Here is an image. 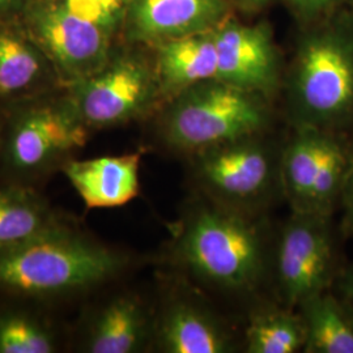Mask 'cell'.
Instances as JSON below:
<instances>
[{"label": "cell", "mask_w": 353, "mask_h": 353, "mask_svg": "<svg viewBox=\"0 0 353 353\" xmlns=\"http://www.w3.org/2000/svg\"><path fill=\"white\" fill-rule=\"evenodd\" d=\"M33 1H61V0H32L30 3H33Z\"/></svg>", "instance_id": "f1b7e54d"}, {"label": "cell", "mask_w": 353, "mask_h": 353, "mask_svg": "<svg viewBox=\"0 0 353 353\" xmlns=\"http://www.w3.org/2000/svg\"><path fill=\"white\" fill-rule=\"evenodd\" d=\"M268 123L265 97L211 79L168 100L159 131L170 151L192 156L229 141L262 135Z\"/></svg>", "instance_id": "277c9868"}, {"label": "cell", "mask_w": 353, "mask_h": 353, "mask_svg": "<svg viewBox=\"0 0 353 353\" xmlns=\"http://www.w3.org/2000/svg\"><path fill=\"white\" fill-rule=\"evenodd\" d=\"M290 102L296 126L336 131L353 119V37L325 28L300 43L292 67Z\"/></svg>", "instance_id": "5b68a950"}, {"label": "cell", "mask_w": 353, "mask_h": 353, "mask_svg": "<svg viewBox=\"0 0 353 353\" xmlns=\"http://www.w3.org/2000/svg\"><path fill=\"white\" fill-rule=\"evenodd\" d=\"M306 331L303 316L290 307H267L250 318L246 328L248 353H296L303 351Z\"/></svg>", "instance_id": "ffe728a7"}, {"label": "cell", "mask_w": 353, "mask_h": 353, "mask_svg": "<svg viewBox=\"0 0 353 353\" xmlns=\"http://www.w3.org/2000/svg\"><path fill=\"white\" fill-rule=\"evenodd\" d=\"M59 335L50 322L26 309L0 310V353H54Z\"/></svg>", "instance_id": "7402d4cb"}, {"label": "cell", "mask_w": 353, "mask_h": 353, "mask_svg": "<svg viewBox=\"0 0 353 353\" xmlns=\"http://www.w3.org/2000/svg\"><path fill=\"white\" fill-rule=\"evenodd\" d=\"M143 153L131 152L88 160L71 159L61 172L88 210L122 207L139 195Z\"/></svg>", "instance_id": "9a60e30c"}, {"label": "cell", "mask_w": 353, "mask_h": 353, "mask_svg": "<svg viewBox=\"0 0 353 353\" xmlns=\"http://www.w3.org/2000/svg\"><path fill=\"white\" fill-rule=\"evenodd\" d=\"M225 0H132L122 26L127 41L157 46L212 32L228 19Z\"/></svg>", "instance_id": "8fae6325"}, {"label": "cell", "mask_w": 353, "mask_h": 353, "mask_svg": "<svg viewBox=\"0 0 353 353\" xmlns=\"http://www.w3.org/2000/svg\"><path fill=\"white\" fill-rule=\"evenodd\" d=\"M165 353H229L234 339L223 322L202 303L176 297L154 321L153 343Z\"/></svg>", "instance_id": "5bb4252c"}, {"label": "cell", "mask_w": 353, "mask_h": 353, "mask_svg": "<svg viewBox=\"0 0 353 353\" xmlns=\"http://www.w3.org/2000/svg\"><path fill=\"white\" fill-rule=\"evenodd\" d=\"M64 7L101 28L110 36L122 30L132 0H61Z\"/></svg>", "instance_id": "603a6c76"}, {"label": "cell", "mask_w": 353, "mask_h": 353, "mask_svg": "<svg viewBox=\"0 0 353 353\" xmlns=\"http://www.w3.org/2000/svg\"><path fill=\"white\" fill-rule=\"evenodd\" d=\"M154 68L164 101L195 84L217 77L214 30L154 46Z\"/></svg>", "instance_id": "2e32d148"}, {"label": "cell", "mask_w": 353, "mask_h": 353, "mask_svg": "<svg viewBox=\"0 0 353 353\" xmlns=\"http://www.w3.org/2000/svg\"><path fill=\"white\" fill-rule=\"evenodd\" d=\"M64 87L48 55L20 20L0 21V106Z\"/></svg>", "instance_id": "7c38bea8"}, {"label": "cell", "mask_w": 353, "mask_h": 353, "mask_svg": "<svg viewBox=\"0 0 353 353\" xmlns=\"http://www.w3.org/2000/svg\"><path fill=\"white\" fill-rule=\"evenodd\" d=\"M262 135L229 141L192 156V174L208 199L252 212L280 185V156Z\"/></svg>", "instance_id": "52a82bcc"}, {"label": "cell", "mask_w": 353, "mask_h": 353, "mask_svg": "<svg viewBox=\"0 0 353 353\" xmlns=\"http://www.w3.org/2000/svg\"><path fill=\"white\" fill-rule=\"evenodd\" d=\"M170 255L192 278L232 294L256 290L270 259L265 229L252 212L211 199L195 204L182 219Z\"/></svg>", "instance_id": "6da1fadb"}, {"label": "cell", "mask_w": 353, "mask_h": 353, "mask_svg": "<svg viewBox=\"0 0 353 353\" xmlns=\"http://www.w3.org/2000/svg\"><path fill=\"white\" fill-rule=\"evenodd\" d=\"M62 221L36 188L0 182V250L33 240Z\"/></svg>", "instance_id": "e0dca14e"}, {"label": "cell", "mask_w": 353, "mask_h": 353, "mask_svg": "<svg viewBox=\"0 0 353 353\" xmlns=\"http://www.w3.org/2000/svg\"><path fill=\"white\" fill-rule=\"evenodd\" d=\"M347 1H350V3H352L353 4V0H347Z\"/></svg>", "instance_id": "f546056e"}, {"label": "cell", "mask_w": 353, "mask_h": 353, "mask_svg": "<svg viewBox=\"0 0 353 353\" xmlns=\"http://www.w3.org/2000/svg\"><path fill=\"white\" fill-rule=\"evenodd\" d=\"M339 0H287L292 10L303 19H316L331 11Z\"/></svg>", "instance_id": "d4e9b609"}, {"label": "cell", "mask_w": 353, "mask_h": 353, "mask_svg": "<svg viewBox=\"0 0 353 353\" xmlns=\"http://www.w3.org/2000/svg\"><path fill=\"white\" fill-rule=\"evenodd\" d=\"M240 7L245 10H259L265 6L270 0H234Z\"/></svg>", "instance_id": "83f0119b"}, {"label": "cell", "mask_w": 353, "mask_h": 353, "mask_svg": "<svg viewBox=\"0 0 353 353\" xmlns=\"http://www.w3.org/2000/svg\"><path fill=\"white\" fill-rule=\"evenodd\" d=\"M341 300L353 310V267L341 274L339 279Z\"/></svg>", "instance_id": "4316f807"}, {"label": "cell", "mask_w": 353, "mask_h": 353, "mask_svg": "<svg viewBox=\"0 0 353 353\" xmlns=\"http://www.w3.org/2000/svg\"><path fill=\"white\" fill-rule=\"evenodd\" d=\"M327 130L296 126L294 135L280 154V186L292 212H307L309 198Z\"/></svg>", "instance_id": "d6986e66"}, {"label": "cell", "mask_w": 353, "mask_h": 353, "mask_svg": "<svg viewBox=\"0 0 353 353\" xmlns=\"http://www.w3.org/2000/svg\"><path fill=\"white\" fill-rule=\"evenodd\" d=\"M217 77L268 99L278 89L280 64L271 30L227 19L214 30Z\"/></svg>", "instance_id": "30bf717a"}, {"label": "cell", "mask_w": 353, "mask_h": 353, "mask_svg": "<svg viewBox=\"0 0 353 353\" xmlns=\"http://www.w3.org/2000/svg\"><path fill=\"white\" fill-rule=\"evenodd\" d=\"M275 276L284 306L296 309L330 288L336 256L330 216L292 212L279 237Z\"/></svg>", "instance_id": "9c48e42d"}, {"label": "cell", "mask_w": 353, "mask_h": 353, "mask_svg": "<svg viewBox=\"0 0 353 353\" xmlns=\"http://www.w3.org/2000/svg\"><path fill=\"white\" fill-rule=\"evenodd\" d=\"M89 130L126 125L163 101L154 62L137 51H113L94 74L65 87Z\"/></svg>", "instance_id": "8992f818"}, {"label": "cell", "mask_w": 353, "mask_h": 353, "mask_svg": "<svg viewBox=\"0 0 353 353\" xmlns=\"http://www.w3.org/2000/svg\"><path fill=\"white\" fill-rule=\"evenodd\" d=\"M19 20L48 55L64 87L99 71L113 54V36L61 1H33Z\"/></svg>", "instance_id": "ba28073f"}, {"label": "cell", "mask_w": 353, "mask_h": 353, "mask_svg": "<svg viewBox=\"0 0 353 353\" xmlns=\"http://www.w3.org/2000/svg\"><path fill=\"white\" fill-rule=\"evenodd\" d=\"M32 0H0V21L19 20Z\"/></svg>", "instance_id": "484cf974"}, {"label": "cell", "mask_w": 353, "mask_h": 353, "mask_svg": "<svg viewBox=\"0 0 353 353\" xmlns=\"http://www.w3.org/2000/svg\"><path fill=\"white\" fill-rule=\"evenodd\" d=\"M57 90L6 108L0 125V182L36 188L87 144L90 130L65 87Z\"/></svg>", "instance_id": "3957f363"}, {"label": "cell", "mask_w": 353, "mask_h": 353, "mask_svg": "<svg viewBox=\"0 0 353 353\" xmlns=\"http://www.w3.org/2000/svg\"><path fill=\"white\" fill-rule=\"evenodd\" d=\"M128 256L70 223L11 249L0 250V292L26 300H55L81 294L112 281Z\"/></svg>", "instance_id": "7a4b0ae2"}, {"label": "cell", "mask_w": 353, "mask_h": 353, "mask_svg": "<svg viewBox=\"0 0 353 353\" xmlns=\"http://www.w3.org/2000/svg\"><path fill=\"white\" fill-rule=\"evenodd\" d=\"M156 316L135 293H119L89 316L81 339L88 353H138L153 343Z\"/></svg>", "instance_id": "4fadbf2b"}, {"label": "cell", "mask_w": 353, "mask_h": 353, "mask_svg": "<svg viewBox=\"0 0 353 353\" xmlns=\"http://www.w3.org/2000/svg\"><path fill=\"white\" fill-rule=\"evenodd\" d=\"M306 331L303 352L353 353V310L330 290L301 303Z\"/></svg>", "instance_id": "ac0fdd59"}, {"label": "cell", "mask_w": 353, "mask_h": 353, "mask_svg": "<svg viewBox=\"0 0 353 353\" xmlns=\"http://www.w3.org/2000/svg\"><path fill=\"white\" fill-rule=\"evenodd\" d=\"M353 148L336 131H326L307 212L331 216L352 164Z\"/></svg>", "instance_id": "44dd1931"}, {"label": "cell", "mask_w": 353, "mask_h": 353, "mask_svg": "<svg viewBox=\"0 0 353 353\" xmlns=\"http://www.w3.org/2000/svg\"><path fill=\"white\" fill-rule=\"evenodd\" d=\"M339 202L341 203L343 210L341 230L345 236H353V159L348 176L341 190Z\"/></svg>", "instance_id": "cb8c5ba5"}]
</instances>
